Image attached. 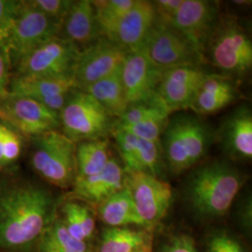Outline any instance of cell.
Wrapping results in <instances>:
<instances>
[{"label":"cell","instance_id":"6da1fadb","mask_svg":"<svg viewBox=\"0 0 252 252\" xmlns=\"http://www.w3.org/2000/svg\"><path fill=\"white\" fill-rule=\"evenodd\" d=\"M56 213L53 194L42 186L16 183L0 189V252L35 250Z\"/></svg>","mask_w":252,"mask_h":252},{"label":"cell","instance_id":"7a4b0ae2","mask_svg":"<svg viewBox=\"0 0 252 252\" xmlns=\"http://www.w3.org/2000/svg\"><path fill=\"white\" fill-rule=\"evenodd\" d=\"M246 178L230 162L213 160L195 167L185 186V200L202 219L225 217L243 188Z\"/></svg>","mask_w":252,"mask_h":252},{"label":"cell","instance_id":"3957f363","mask_svg":"<svg viewBox=\"0 0 252 252\" xmlns=\"http://www.w3.org/2000/svg\"><path fill=\"white\" fill-rule=\"evenodd\" d=\"M215 141L216 131L202 118L171 114L160 138L165 168L173 175L192 169L206 158Z\"/></svg>","mask_w":252,"mask_h":252},{"label":"cell","instance_id":"277c9868","mask_svg":"<svg viewBox=\"0 0 252 252\" xmlns=\"http://www.w3.org/2000/svg\"><path fill=\"white\" fill-rule=\"evenodd\" d=\"M204 58L220 71L219 74L234 81L240 80L252 70V39L236 19L220 17Z\"/></svg>","mask_w":252,"mask_h":252},{"label":"cell","instance_id":"5b68a950","mask_svg":"<svg viewBox=\"0 0 252 252\" xmlns=\"http://www.w3.org/2000/svg\"><path fill=\"white\" fill-rule=\"evenodd\" d=\"M62 133L75 143L107 139L117 119L81 89L73 90L59 112Z\"/></svg>","mask_w":252,"mask_h":252},{"label":"cell","instance_id":"8992f818","mask_svg":"<svg viewBox=\"0 0 252 252\" xmlns=\"http://www.w3.org/2000/svg\"><path fill=\"white\" fill-rule=\"evenodd\" d=\"M32 140L33 169L56 187H72L77 178V143L59 130L46 132Z\"/></svg>","mask_w":252,"mask_h":252},{"label":"cell","instance_id":"52a82bcc","mask_svg":"<svg viewBox=\"0 0 252 252\" xmlns=\"http://www.w3.org/2000/svg\"><path fill=\"white\" fill-rule=\"evenodd\" d=\"M162 70L182 65H202L203 56L164 20L156 16L140 49Z\"/></svg>","mask_w":252,"mask_h":252},{"label":"cell","instance_id":"ba28073f","mask_svg":"<svg viewBox=\"0 0 252 252\" xmlns=\"http://www.w3.org/2000/svg\"><path fill=\"white\" fill-rule=\"evenodd\" d=\"M60 27L58 23L36 9L29 1H21L6 47L11 68L15 69L20 62L36 47L58 36Z\"/></svg>","mask_w":252,"mask_h":252},{"label":"cell","instance_id":"9c48e42d","mask_svg":"<svg viewBox=\"0 0 252 252\" xmlns=\"http://www.w3.org/2000/svg\"><path fill=\"white\" fill-rule=\"evenodd\" d=\"M141 227L155 230L171 208L174 193L165 180L145 172L126 173Z\"/></svg>","mask_w":252,"mask_h":252},{"label":"cell","instance_id":"30bf717a","mask_svg":"<svg viewBox=\"0 0 252 252\" xmlns=\"http://www.w3.org/2000/svg\"><path fill=\"white\" fill-rule=\"evenodd\" d=\"M80 49L56 36L36 47L14 69L17 76L42 78H73Z\"/></svg>","mask_w":252,"mask_h":252},{"label":"cell","instance_id":"8fae6325","mask_svg":"<svg viewBox=\"0 0 252 252\" xmlns=\"http://www.w3.org/2000/svg\"><path fill=\"white\" fill-rule=\"evenodd\" d=\"M0 121L31 139L60 128L58 112L36 100L10 94L0 100Z\"/></svg>","mask_w":252,"mask_h":252},{"label":"cell","instance_id":"7c38bea8","mask_svg":"<svg viewBox=\"0 0 252 252\" xmlns=\"http://www.w3.org/2000/svg\"><path fill=\"white\" fill-rule=\"evenodd\" d=\"M220 17L218 1L183 0L180 9L172 17L161 19L184 36L204 58L207 42Z\"/></svg>","mask_w":252,"mask_h":252},{"label":"cell","instance_id":"4fadbf2b","mask_svg":"<svg viewBox=\"0 0 252 252\" xmlns=\"http://www.w3.org/2000/svg\"><path fill=\"white\" fill-rule=\"evenodd\" d=\"M129 52L107 37H100L94 44L81 50L73 79L78 89H84L119 69Z\"/></svg>","mask_w":252,"mask_h":252},{"label":"cell","instance_id":"5bb4252c","mask_svg":"<svg viewBox=\"0 0 252 252\" xmlns=\"http://www.w3.org/2000/svg\"><path fill=\"white\" fill-rule=\"evenodd\" d=\"M207 74L202 65H182L165 69L155 94L172 114L188 109Z\"/></svg>","mask_w":252,"mask_h":252},{"label":"cell","instance_id":"9a60e30c","mask_svg":"<svg viewBox=\"0 0 252 252\" xmlns=\"http://www.w3.org/2000/svg\"><path fill=\"white\" fill-rule=\"evenodd\" d=\"M163 70L152 62L142 50L129 52L121 67V77L129 105L152 98Z\"/></svg>","mask_w":252,"mask_h":252},{"label":"cell","instance_id":"2e32d148","mask_svg":"<svg viewBox=\"0 0 252 252\" xmlns=\"http://www.w3.org/2000/svg\"><path fill=\"white\" fill-rule=\"evenodd\" d=\"M78 89L73 78H42L13 75L9 94L29 97L55 112H60L69 94Z\"/></svg>","mask_w":252,"mask_h":252},{"label":"cell","instance_id":"e0dca14e","mask_svg":"<svg viewBox=\"0 0 252 252\" xmlns=\"http://www.w3.org/2000/svg\"><path fill=\"white\" fill-rule=\"evenodd\" d=\"M226 155L233 160L252 158V113L247 105H241L229 113L216 131V140Z\"/></svg>","mask_w":252,"mask_h":252},{"label":"cell","instance_id":"ac0fdd59","mask_svg":"<svg viewBox=\"0 0 252 252\" xmlns=\"http://www.w3.org/2000/svg\"><path fill=\"white\" fill-rule=\"evenodd\" d=\"M125 184V168L117 158L111 156L102 171L87 178L76 179L72 186V197L96 207Z\"/></svg>","mask_w":252,"mask_h":252},{"label":"cell","instance_id":"d6986e66","mask_svg":"<svg viewBox=\"0 0 252 252\" xmlns=\"http://www.w3.org/2000/svg\"><path fill=\"white\" fill-rule=\"evenodd\" d=\"M156 16L153 1L135 0L134 6L120 21L111 41L124 47L128 52L140 50Z\"/></svg>","mask_w":252,"mask_h":252},{"label":"cell","instance_id":"ffe728a7","mask_svg":"<svg viewBox=\"0 0 252 252\" xmlns=\"http://www.w3.org/2000/svg\"><path fill=\"white\" fill-rule=\"evenodd\" d=\"M58 36L70 41L80 51L94 44L102 37L93 1H73L61 24Z\"/></svg>","mask_w":252,"mask_h":252},{"label":"cell","instance_id":"44dd1931","mask_svg":"<svg viewBox=\"0 0 252 252\" xmlns=\"http://www.w3.org/2000/svg\"><path fill=\"white\" fill-rule=\"evenodd\" d=\"M241 96L234 80L217 73H208L202 82L189 109L199 117L222 110Z\"/></svg>","mask_w":252,"mask_h":252},{"label":"cell","instance_id":"7402d4cb","mask_svg":"<svg viewBox=\"0 0 252 252\" xmlns=\"http://www.w3.org/2000/svg\"><path fill=\"white\" fill-rule=\"evenodd\" d=\"M154 231L143 227H107L100 234L96 252H136L153 243Z\"/></svg>","mask_w":252,"mask_h":252},{"label":"cell","instance_id":"603a6c76","mask_svg":"<svg viewBox=\"0 0 252 252\" xmlns=\"http://www.w3.org/2000/svg\"><path fill=\"white\" fill-rule=\"evenodd\" d=\"M68 233L76 239L90 243L96 231V212L87 203L71 197L61 206V217Z\"/></svg>","mask_w":252,"mask_h":252},{"label":"cell","instance_id":"cb8c5ba5","mask_svg":"<svg viewBox=\"0 0 252 252\" xmlns=\"http://www.w3.org/2000/svg\"><path fill=\"white\" fill-rule=\"evenodd\" d=\"M96 208L97 216L107 227H141L132 194L126 184Z\"/></svg>","mask_w":252,"mask_h":252},{"label":"cell","instance_id":"d4e9b609","mask_svg":"<svg viewBox=\"0 0 252 252\" xmlns=\"http://www.w3.org/2000/svg\"><path fill=\"white\" fill-rule=\"evenodd\" d=\"M121 67L115 72L108 75V77L95 81L82 89L117 120L128 108L121 77Z\"/></svg>","mask_w":252,"mask_h":252},{"label":"cell","instance_id":"484cf974","mask_svg":"<svg viewBox=\"0 0 252 252\" xmlns=\"http://www.w3.org/2000/svg\"><path fill=\"white\" fill-rule=\"evenodd\" d=\"M107 139L86 140L77 143V178L82 179L102 171L111 158Z\"/></svg>","mask_w":252,"mask_h":252},{"label":"cell","instance_id":"4316f807","mask_svg":"<svg viewBox=\"0 0 252 252\" xmlns=\"http://www.w3.org/2000/svg\"><path fill=\"white\" fill-rule=\"evenodd\" d=\"M36 250L37 252H94L90 243L73 237L56 216L41 235Z\"/></svg>","mask_w":252,"mask_h":252},{"label":"cell","instance_id":"83f0119b","mask_svg":"<svg viewBox=\"0 0 252 252\" xmlns=\"http://www.w3.org/2000/svg\"><path fill=\"white\" fill-rule=\"evenodd\" d=\"M135 0H96L93 1L101 36L111 40L120 21L131 9Z\"/></svg>","mask_w":252,"mask_h":252},{"label":"cell","instance_id":"f1b7e54d","mask_svg":"<svg viewBox=\"0 0 252 252\" xmlns=\"http://www.w3.org/2000/svg\"><path fill=\"white\" fill-rule=\"evenodd\" d=\"M171 114L155 94L150 99L129 105L125 113L116 121L115 126L126 127L134 126L151 118L160 115L170 116Z\"/></svg>","mask_w":252,"mask_h":252},{"label":"cell","instance_id":"f546056e","mask_svg":"<svg viewBox=\"0 0 252 252\" xmlns=\"http://www.w3.org/2000/svg\"><path fill=\"white\" fill-rule=\"evenodd\" d=\"M111 135L114 137L118 152L123 161L126 173L141 170V139L125 130L115 128Z\"/></svg>","mask_w":252,"mask_h":252},{"label":"cell","instance_id":"4dcf8cb0","mask_svg":"<svg viewBox=\"0 0 252 252\" xmlns=\"http://www.w3.org/2000/svg\"><path fill=\"white\" fill-rule=\"evenodd\" d=\"M205 252H249V251L232 233L224 229H216L207 234Z\"/></svg>","mask_w":252,"mask_h":252},{"label":"cell","instance_id":"1f68e13d","mask_svg":"<svg viewBox=\"0 0 252 252\" xmlns=\"http://www.w3.org/2000/svg\"><path fill=\"white\" fill-rule=\"evenodd\" d=\"M168 115H160L156 117L148 119L139 124L126 127H116L118 129L125 130L126 132L135 135L138 138L159 142L162 132L167 124Z\"/></svg>","mask_w":252,"mask_h":252},{"label":"cell","instance_id":"d6a6232c","mask_svg":"<svg viewBox=\"0 0 252 252\" xmlns=\"http://www.w3.org/2000/svg\"><path fill=\"white\" fill-rule=\"evenodd\" d=\"M20 5L21 1L0 0V48L7 47Z\"/></svg>","mask_w":252,"mask_h":252},{"label":"cell","instance_id":"836d02e7","mask_svg":"<svg viewBox=\"0 0 252 252\" xmlns=\"http://www.w3.org/2000/svg\"><path fill=\"white\" fill-rule=\"evenodd\" d=\"M7 125V124H6ZM24 148V136L8 126L2 149V168L18 161Z\"/></svg>","mask_w":252,"mask_h":252},{"label":"cell","instance_id":"e575fe53","mask_svg":"<svg viewBox=\"0 0 252 252\" xmlns=\"http://www.w3.org/2000/svg\"><path fill=\"white\" fill-rule=\"evenodd\" d=\"M29 2L36 9L61 26L72 5L73 0H31Z\"/></svg>","mask_w":252,"mask_h":252},{"label":"cell","instance_id":"d590c367","mask_svg":"<svg viewBox=\"0 0 252 252\" xmlns=\"http://www.w3.org/2000/svg\"><path fill=\"white\" fill-rule=\"evenodd\" d=\"M158 252H199L195 241L188 234H173L162 243Z\"/></svg>","mask_w":252,"mask_h":252},{"label":"cell","instance_id":"8d00e7d4","mask_svg":"<svg viewBox=\"0 0 252 252\" xmlns=\"http://www.w3.org/2000/svg\"><path fill=\"white\" fill-rule=\"evenodd\" d=\"M11 70L12 68L8 53L6 49L0 48V100L9 94Z\"/></svg>","mask_w":252,"mask_h":252},{"label":"cell","instance_id":"74e56055","mask_svg":"<svg viewBox=\"0 0 252 252\" xmlns=\"http://www.w3.org/2000/svg\"><path fill=\"white\" fill-rule=\"evenodd\" d=\"M237 215L239 222L247 231L252 229V196L248 195L239 203L237 208Z\"/></svg>","mask_w":252,"mask_h":252},{"label":"cell","instance_id":"f35d334b","mask_svg":"<svg viewBox=\"0 0 252 252\" xmlns=\"http://www.w3.org/2000/svg\"><path fill=\"white\" fill-rule=\"evenodd\" d=\"M8 128V125L0 121V168H2V149H3V142L4 137Z\"/></svg>","mask_w":252,"mask_h":252},{"label":"cell","instance_id":"ab89813d","mask_svg":"<svg viewBox=\"0 0 252 252\" xmlns=\"http://www.w3.org/2000/svg\"><path fill=\"white\" fill-rule=\"evenodd\" d=\"M153 252V243L148 244L145 247H143L141 250H139L136 252Z\"/></svg>","mask_w":252,"mask_h":252}]
</instances>
